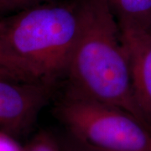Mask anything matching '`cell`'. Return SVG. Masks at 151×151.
I'll use <instances>...</instances> for the list:
<instances>
[{"label":"cell","instance_id":"9a60e30c","mask_svg":"<svg viewBox=\"0 0 151 151\" xmlns=\"http://www.w3.org/2000/svg\"><path fill=\"white\" fill-rule=\"evenodd\" d=\"M150 28H151V25H150Z\"/></svg>","mask_w":151,"mask_h":151},{"label":"cell","instance_id":"277c9868","mask_svg":"<svg viewBox=\"0 0 151 151\" xmlns=\"http://www.w3.org/2000/svg\"><path fill=\"white\" fill-rule=\"evenodd\" d=\"M53 84L0 78V131L12 137L32 128L50 99Z\"/></svg>","mask_w":151,"mask_h":151},{"label":"cell","instance_id":"8fae6325","mask_svg":"<svg viewBox=\"0 0 151 151\" xmlns=\"http://www.w3.org/2000/svg\"><path fill=\"white\" fill-rule=\"evenodd\" d=\"M60 145H61L62 151H96L79 144L70 137L67 140L60 143Z\"/></svg>","mask_w":151,"mask_h":151},{"label":"cell","instance_id":"8992f818","mask_svg":"<svg viewBox=\"0 0 151 151\" xmlns=\"http://www.w3.org/2000/svg\"><path fill=\"white\" fill-rule=\"evenodd\" d=\"M121 28L146 29L151 25V0H104Z\"/></svg>","mask_w":151,"mask_h":151},{"label":"cell","instance_id":"30bf717a","mask_svg":"<svg viewBox=\"0 0 151 151\" xmlns=\"http://www.w3.org/2000/svg\"><path fill=\"white\" fill-rule=\"evenodd\" d=\"M0 151H24L14 139V137L0 131Z\"/></svg>","mask_w":151,"mask_h":151},{"label":"cell","instance_id":"52a82bcc","mask_svg":"<svg viewBox=\"0 0 151 151\" xmlns=\"http://www.w3.org/2000/svg\"><path fill=\"white\" fill-rule=\"evenodd\" d=\"M0 76L8 80L24 82H45L12 54L0 37Z\"/></svg>","mask_w":151,"mask_h":151},{"label":"cell","instance_id":"5bb4252c","mask_svg":"<svg viewBox=\"0 0 151 151\" xmlns=\"http://www.w3.org/2000/svg\"><path fill=\"white\" fill-rule=\"evenodd\" d=\"M0 78H2V79H5V78H4V77H1V76H0Z\"/></svg>","mask_w":151,"mask_h":151},{"label":"cell","instance_id":"7c38bea8","mask_svg":"<svg viewBox=\"0 0 151 151\" xmlns=\"http://www.w3.org/2000/svg\"><path fill=\"white\" fill-rule=\"evenodd\" d=\"M4 4V0H0V14H3Z\"/></svg>","mask_w":151,"mask_h":151},{"label":"cell","instance_id":"4fadbf2b","mask_svg":"<svg viewBox=\"0 0 151 151\" xmlns=\"http://www.w3.org/2000/svg\"><path fill=\"white\" fill-rule=\"evenodd\" d=\"M148 127H149V129L151 132V118L148 120Z\"/></svg>","mask_w":151,"mask_h":151},{"label":"cell","instance_id":"9c48e42d","mask_svg":"<svg viewBox=\"0 0 151 151\" xmlns=\"http://www.w3.org/2000/svg\"><path fill=\"white\" fill-rule=\"evenodd\" d=\"M60 1L62 0H4L3 14H14L31 7Z\"/></svg>","mask_w":151,"mask_h":151},{"label":"cell","instance_id":"5b68a950","mask_svg":"<svg viewBox=\"0 0 151 151\" xmlns=\"http://www.w3.org/2000/svg\"><path fill=\"white\" fill-rule=\"evenodd\" d=\"M135 100L148 124L151 118V28H121Z\"/></svg>","mask_w":151,"mask_h":151},{"label":"cell","instance_id":"6da1fadb","mask_svg":"<svg viewBox=\"0 0 151 151\" xmlns=\"http://www.w3.org/2000/svg\"><path fill=\"white\" fill-rule=\"evenodd\" d=\"M82 23L65 76L68 89L132 113L148 126L135 100L119 24L104 0H81Z\"/></svg>","mask_w":151,"mask_h":151},{"label":"cell","instance_id":"ba28073f","mask_svg":"<svg viewBox=\"0 0 151 151\" xmlns=\"http://www.w3.org/2000/svg\"><path fill=\"white\" fill-rule=\"evenodd\" d=\"M24 151H62L60 142L47 131H41L35 134Z\"/></svg>","mask_w":151,"mask_h":151},{"label":"cell","instance_id":"3957f363","mask_svg":"<svg viewBox=\"0 0 151 151\" xmlns=\"http://www.w3.org/2000/svg\"><path fill=\"white\" fill-rule=\"evenodd\" d=\"M71 139L96 151H151V132L134 115L67 89L55 110Z\"/></svg>","mask_w":151,"mask_h":151},{"label":"cell","instance_id":"7a4b0ae2","mask_svg":"<svg viewBox=\"0 0 151 151\" xmlns=\"http://www.w3.org/2000/svg\"><path fill=\"white\" fill-rule=\"evenodd\" d=\"M82 23L81 0L41 4L0 19V37L42 81L66 75Z\"/></svg>","mask_w":151,"mask_h":151}]
</instances>
